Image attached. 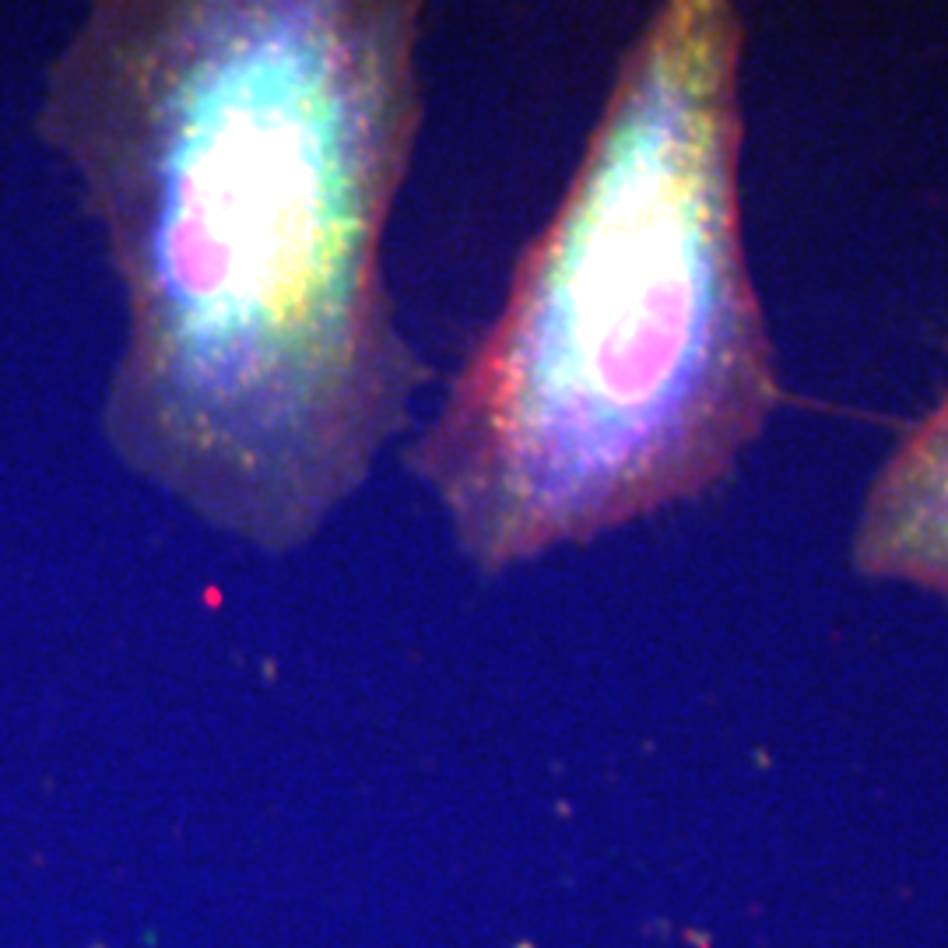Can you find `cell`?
Returning <instances> with one entry per match:
<instances>
[{"label":"cell","mask_w":948,"mask_h":948,"mask_svg":"<svg viewBox=\"0 0 948 948\" xmlns=\"http://www.w3.org/2000/svg\"><path fill=\"white\" fill-rule=\"evenodd\" d=\"M418 39V0H113L50 77L127 302L106 439L257 552L306 548L433 376L383 271Z\"/></svg>","instance_id":"1"},{"label":"cell","mask_w":948,"mask_h":948,"mask_svg":"<svg viewBox=\"0 0 948 948\" xmlns=\"http://www.w3.org/2000/svg\"><path fill=\"white\" fill-rule=\"evenodd\" d=\"M741 68L728 0L643 21L555 215L408 446L478 573L710 492L780 408L741 228Z\"/></svg>","instance_id":"2"},{"label":"cell","mask_w":948,"mask_h":948,"mask_svg":"<svg viewBox=\"0 0 948 948\" xmlns=\"http://www.w3.org/2000/svg\"><path fill=\"white\" fill-rule=\"evenodd\" d=\"M854 570L948 601V390L872 478L850 538Z\"/></svg>","instance_id":"3"}]
</instances>
